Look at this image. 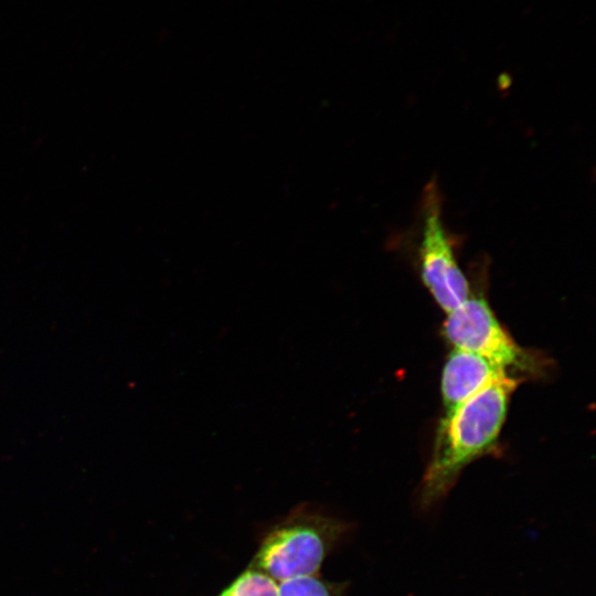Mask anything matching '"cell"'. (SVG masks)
<instances>
[{
	"mask_svg": "<svg viewBox=\"0 0 596 596\" xmlns=\"http://www.w3.org/2000/svg\"><path fill=\"white\" fill-rule=\"evenodd\" d=\"M418 260L425 287L446 313L469 297L470 284L456 259L454 244L444 225L435 183L425 190Z\"/></svg>",
	"mask_w": 596,
	"mask_h": 596,
	"instance_id": "4",
	"label": "cell"
},
{
	"mask_svg": "<svg viewBox=\"0 0 596 596\" xmlns=\"http://www.w3.org/2000/svg\"><path fill=\"white\" fill-rule=\"evenodd\" d=\"M331 520L295 515L273 530L255 556L256 570L275 581L312 576L338 534Z\"/></svg>",
	"mask_w": 596,
	"mask_h": 596,
	"instance_id": "3",
	"label": "cell"
},
{
	"mask_svg": "<svg viewBox=\"0 0 596 596\" xmlns=\"http://www.w3.org/2000/svg\"><path fill=\"white\" fill-rule=\"evenodd\" d=\"M521 382L520 376L504 375L444 415L419 485L421 509L441 501L461 471L497 446L511 396Z\"/></svg>",
	"mask_w": 596,
	"mask_h": 596,
	"instance_id": "1",
	"label": "cell"
},
{
	"mask_svg": "<svg viewBox=\"0 0 596 596\" xmlns=\"http://www.w3.org/2000/svg\"><path fill=\"white\" fill-rule=\"evenodd\" d=\"M508 374L511 373L478 354L453 348L444 364L440 380L445 414Z\"/></svg>",
	"mask_w": 596,
	"mask_h": 596,
	"instance_id": "5",
	"label": "cell"
},
{
	"mask_svg": "<svg viewBox=\"0 0 596 596\" xmlns=\"http://www.w3.org/2000/svg\"><path fill=\"white\" fill-rule=\"evenodd\" d=\"M220 596H279L276 581L256 568L241 574Z\"/></svg>",
	"mask_w": 596,
	"mask_h": 596,
	"instance_id": "6",
	"label": "cell"
},
{
	"mask_svg": "<svg viewBox=\"0 0 596 596\" xmlns=\"http://www.w3.org/2000/svg\"><path fill=\"white\" fill-rule=\"evenodd\" d=\"M443 333L453 348L478 354L505 371L541 375L544 361L520 347L498 320L482 294L472 295L447 312Z\"/></svg>",
	"mask_w": 596,
	"mask_h": 596,
	"instance_id": "2",
	"label": "cell"
},
{
	"mask_svg": "<svg viewBox=\"0 0 596 596\" xmlns=\"http://www.w3.org/2000/svg\"><path fill=\"white\" fill-rule=\"evenodd\" d=\"M278 588L279 596H337L326 583L313 576L283 581Z\"/></svg>",
	"mask_w": 596,
	"mask_h": 596,
	"instance_id": "7",
	"label": "cell"
}]
</instances>
